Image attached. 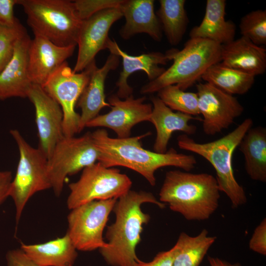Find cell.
<instances>
[{"label": "cell", "instance_id": "cell-1", "mask_svg": "<svg viewBox=\"0 0 266 266\" xmlns=\"http://www.w3.org/2000/svg\"><path fill=\"white\" fill-rule=\"evenodd\" d=\"M151 132L127 138H112L106 130L100 129L92 133L94 144L99 151L98 162L106 167L124 166L141 175L151 186H155L156 171L171 166L190 171L196 164L192 155L178 153L171 148L164 153H157L142 147L141 140Z\"/></svg>", "mask_w": 266, "mask_h": 266}, {"label": "cell", "instance_id": "cell-2", "mask_svg": "<svg viewBox=\"0 0 266 266\" xmlns=\"http://www.w3.org/2000/svg\"><path fill=\"white\" fill-rule=\"evenodd\" d=\"M151 203L163 209L166 205L154 195L146 191H129L118 198L112 211L115 222L107 227V245L99 249L106 263L111 266H134L139 259L135 248L141 241L143 225L150 216L144 213L141 205Z\"/></svg>", "mask_w": 266, "mask_h": 266}, {"label": "cell", "instance_id": "cell-3", "mask_svg": "<svg viewBox=\"0 0 266 266\" xmlns=\"http://www.w3.org/2000/svg\"><path fill=\"white\" fill-rule=\"evenodd\" d=\"M220 192L210 174L172 170L166 173L159 200L188 221H204L217 209Z\"/></svg>", "mask_w": 266, "mask_h": 266}, {"label": "cell", "instance_id": "cell-4", "mask_svg": "<svg viewBox=\"0 0 266 266\" xmlns=\"http://www.w3.org/2000/svg\"><path fill=\"white\" fill-rule=\"evenodd\" d=\"M253 124L252 119L246 118L227 134L206 143L197 142L185 134L177 137V144L180 149L200 156L212 165L215 170L219 190L229 199L233 208L245 204L247 201L243 187L234 175L233 154Z\"/></svg>", "mask_w": 266, "mask_h": 266}, {"label": "cell", "instance_id": "cell-5", "mask_svg": "<svg viewBox=\"0 0 266 266\" xmlns=\"http://www.w3.org/2000/svg\"><path fill=\"white\" fill-rule=\"evenodd\" d=\"M221 45L210 40L190 38L181 50L171 49L165 53L172 65L159 77L140 89L142 94L158 92L176 85L185 91L192 86L211 66L221 62Z\"/></svg>", "mask_w": 266, "mask_h": 266}, {"label": "cell", "instance_id": "cell-6", "mask_svg": "<svg viewBox=\"0 0 266 266\" xmlns=\"http://www.w3.org/2000/svg\"><path fill=\"white\" fill-rule=\"evenodd\" d=\"M34 35L62 47L76 46L82 20L73 1L18 0Z\"/></svg>", "mask_w": 266, "mask_h": 266}, {"label": "cell", "instance_id": "cell-7", "mask_svg": "<svg viewBox=\"0 0 266 266\" xmlns=\"http://www.w3.org/2000/svg\"><path fill=\"white\" fill-rule=\"evenodd\" d=\"M19 152L15 177L11 183L9 197L13 200L17 223L25 205L35 193L51 189L47 173L48 159L38 148L30 145L16 129L10 131Z\"/></svg>", "mask_w": 266, "mask_h": 266}, {"label": "cell", "instance_id": "cell-8", "mask_svg": "<svg viewBox=\"0 0 266 266\" xmlns=\"http://www.w3.org/2000/svg\"><path fill=\"white\" fill-rule=\"evenodd\" d=\"M132 185L129 176L119 169L96 163L84 168L79 179L69 184L67 207L71 210L94 200L118 199Z\"/></svg>", "mask_w": 266, "mask_h": 266}, {"label": "cell", "instance_id": "cell-9", "mask_svg": "<svg viewBox=\"0 0 266 266\" xmlns=\"http://www.w3.org/2000/svg\"><path fill=\"white\" fill-rule=\"evenodd\" d=\"M99 156L92 133L88 132L79 137L64 136L56 145L47 162L48 177L55 195L61 194L68 175L96 163Z\"/></svg>", "mask_w": 266, "mask_h": 266}, {"label": "cell", "instance_id": "cell-10", "mask_svg": "<svg viewBox=\"0 0 266 266\" xmlns=\"http://www.w3.org/2000/svg\"><path fill=\"white\" fill-rule=\"evenodd\" d=\"M96 66L95 60L82 71L75 73L66 62L42 87L62 109L64 136H72L79 133L80 116L75 111V107Z\"/></svg>", "mask_w": 266, "mask_h": 266}, {"label": "cell", "instance_id": "cell-11", "mask_svg": "<svg viewBox=\"0 0 266 266\" xmlns=\"http://www.w3.org/2000/svg\"><path fill=\"white\" fill-rule=\"evenodd\" d=\"M117 200H94L71 209L66 233L77 250L92 251L107 245L103 232Z\"/></svg>", "mask_w": 266, "mask_h": 266}, {"label": "cell", "instance_id": "cell-12", "mask_svg": "<svg viewBox=\"0 0 266 266\" xmlns=\"http://www.w3.org/2000/svg\"><path fill=\"white\" fill-rule=\"evenodd\" d=\"M196 88L205 134L213 135L221 133L242 114L244 107L233 95L207 82L200 83Z\"/></svg>", "mask_w": 266, "mask_h": 266}, {"label": "cell", "instance_id": "cell-13", "mask_svg": "<svg viewBox=\"0 0 266 266\" xmlns=\"http://www.w3.org/2000/svg\"><path fill=\"white\" fill-rule=\"evenodd\" d=\"M122 17L119 7H112L100 10L83 21L78 37V52L74 72L84 70L95 60L100 51L106 49L109 30Z\"/></svg>", "mask_w": 266, "mask_h": 266}, {"label": "cell", "instance_id": "cell-14", "mask_svg": "<svg viewBox=\"0 0 266 266\" xmlns=\"http://www.w3.org/2000/svg\"><path fill=\"white\" fill-rule=\"evenodd\" d=\"M145 97L135 99L131 95L124 100L117 95L108 98L111 110L99 115L86 125V127H104L113 131L117 138L130 137L131 130L135 125L144 121H150L152 105L144 103Z\"/></svg>", "mask_w": 266, "mask_h": 266}, {"label": "cell", "instance_id": "cell-15", "mask_svg": "<svg viewBox=\"0 0 266 266\" xmlns=\"http://www.w3.org/2000/svg\"><path fill=\"white\" fill-rule=\"evenodd\" d=\"M27 98L35 108L38 148L48 159L57 143L64 136L62 109L57 101L38 85L33 84Z\"/></svg>", "mask_w": 266, "mask_h": 266}, {"label": "cell", "instance_id": "cell-16", "mask_svg": "<svg viewBox=\"0 0 266 266\" xmlns=\"http://www.w3.org/2000/svg\"><path fill=\"white\" fill-rule=\"evenodd\" d=\"M76 46L62 47L39 35L31 39L28 50V72L33 84L42 87L70 57Z\"/></svg>", "mask_w": 266, "mask_h": 266}, {"label": "cell", "instance_id": "cell-17", "mask_svg": "<svg viewBox=\"0 0 266 266\" xmlns=\"http://www.w3.org/2000/svg\"><path fill=\"white\" fill-rule=\"evenodd\" d=\"M106 49L111 54L122 58L123 69L116 83L118 87L117 96L125 99L132 95L133 89L128 84L127 81L131 74L138 70H143L147 74L150 81L155 80L166 70L160 65H165L169 61L166 54L160 52H152L139 56H131L123 51L117 42L109 38Z\"/></svg>", "mask_w": 266, "mask_h": 266}, {"label": "cell", "instance_id": "cell-18", "mask_svg": "<svg viewBox=\"0 0 266 266\" xmlns=\"http://www.w3.org/2000/svg\"><path fill=\"white\" fill-rule=\"evenodd\" d=\"M31 39L26 33L19 39L12 57L0 73V100L27 98L33 85L28 72V50Z\"/></svg>", "mask_w": 266, "mask_h": 266}, {"label": "cell", "instance_id": "cell-19", "mask_svg": "<svg viewBox=\"0 0 266 266\" xmlns=\"http://www.w3.org/2000/svg\"><path fill=\"white\" fill-rule=\"evenodd\" d=\"M151 101L153 106L149 122L154 125L156 131L153 145L154 152H166L172 134L176 131L182 132L188 135L196 133L197 127L189 122L192 120L202 119L178 111L173 112L158 97H152Z\"/></svg>", "mask_w": 266, "mask_h": 266}, {"label": "cell", "instance_id": "cell-20", "mask_svg": "<svg viewBox=\"0 0 266 266\" xmlns=\"http://www.w3.org/2000/svg\"><path fill=\"white\" fill-rule=\"evenodd\" d=\"M119 57L110 54L104 65L100 68L96 66L91 75L89 81L76 103L80 108L79 133L88 122L95 118L104 107H111L105 101L104 84L106 76L111 70H115L120 63Z\"/></svg>", "mask_w": 266, "mask_h": 266}, {"label": "cell", "instance_id": "cell-21", "mask_svg": "<svg viewBox=\"0 0 266 266\" xmlns=\"http://www.w3.org/2000/svg\"><path fill=\"white\" fill-rule=\"evenodd\" d=\"M126 22L120 35L128 39L140 33L148 34L154 40L162 38V27L154 12V0H123L119 6Z\"/></svg>", "mask_w": 266, "mask_h": 266}, {"label": "cell", "instance_id": "cell-22", "mask_svg": "<svg viewBox=\"0 0 266 266\" xmlns=\"http://www.w3.org/2000/svg\"><path fill=\"white\" fill-rule=\"evenodd\" d=\"M220 63L256 76L266 70V49L241 36L221 45Z\"/></svg>", "mask_w": 266, "mask_h": 266}, {"label": "cell", "instance_id": "cell-23", "mask_svg": "<svg viewBox=\"0 0 266 266\" xmlns=\"http://www.w3.org/2000/svg\"><path fill=\"white\" fill-rule=\"evenodd\" d=\"M225 0H207L205 11L201 23L190 31L191 38L210 40L221 45L234 39L236 26L231 20H226Z\"/></svg>", "mask_w": 266, "mask_h": 266}, {"label": "cell", "instance_id": "cell-24", "mask_svg": "<svg viewBox=\"0 0 266 266\" xmlns=\"http://www.w3.org/2000/svg\"><path fill=\"white\" fill-rule=\"evenodd\" d=\"M20 249L39 266H73L78 256L77 250L67 233L42 243H22Z\"/></svg>", "mask_w": 266, "mask_h": 266}, {"label": "cell", "instance_id": "cell-25", "mask_svg": "<svg viewBox=\"0 0 266 266\" xmlns=\"http://www.w3.org/2000/svg\"><path fill=\"white\" fill-rule=\"evenodd\" d=\"M244 158L245 169L254 181L266 182V129L251 128L238 146Z\"/></svg>", "mask_w": 266, "mask_h": 266}, {"label": "cell", "instance_id": "cell-26", "mask_svg": "<svg viewBox=\"0 0 266 266\" xmlns=\"http://www.w3.org/2000/svg\"><path fill=\"white\" fill-rule=\"evenodd\" d=\"M216 238L205 229L196 236L181 233L174 245L172 266H200Z\"/></svg>", "mask_w": 266, "mask_h": 266}, {"label": "cell", "instance_id": "cell-27", "mask_svg": "<svg viewBox=\"0 0 266 266\" xmlns=\"http://www.w3.org/2000/svg\"><path fill=\"white\" fill-rule=\"evenodd\" d=\"M255 77L219 62L209 66L201 78L224 92L233 95H243L248 92L254 83Z\"/></svg>", "mask_w": 266, "mask_h": 266}, {"label": "cell", "instance_id": "cell-28", "mask_svg": "<svg viewBox=\"0 0 266 266\" xmlns=\"http://www.w3.org/2000/svg\"><path fill=\"white\" fill-rule=\"evenodd\" d=\"M157 17L168 42L178 45L186 31L189 19L185 0H160Z\"/></svg>", "mask_w": 266, "mask_h": 266}, {"label": "cell", "instance_id": "cell-29", "mask_svg": "<svg viewBox=\"0 0 266 266\" xmlns=\"http://www.w3.org/2000/svg\"><path fill=\"white\" fill-rule=\"evenodd\" d=\"M158 93V97L171 110L193 116L200 114L197 93L185 92L176 85L165 87Z\"/></svg>", "mask_w": 266, "mask_h": 266}, {"label": "cell", "instance_id": "cell-30", "mask_svg": "<svg viewBox=\"0 0 266 266\" xmlns=\"http://www.w3.org/2000/svg\"><path fill=\"white\" fill-rule=\"evenodd\" d=\"M241 36L255 44L266 45V10L258 9L243 16L239 25Z\"/></svg>", "mask_w": 266, "mask_h": 266}, {"label": "cell", "instance_id": "cell-31", "mask_svg": "<svg viewBox=\"0 0 266 266\" xmlns=\"http://www.w3.org/2000/svg\"><path fill=\"white\" fill-rule=\"evenodd\" d=\"M27 33L20 22L13 26L0 25V73L11 59L17 41Z\"/></svg>", "mask_w": 266, "mask_h": 266}, {"label": "cell", "instance_id": "cell-32", "mask_svg": "<svg viewBox=\"0 0 266 266\" xmlns=\"http://www.w3.org/2000/svg\"><path fill=\"white\" fill-rule=\"evenodd\" d=\"M123 0H77L73 1L77 12L82 20L104 9L118 7Z\"/></svg>", "mask_w": 266, "mask_h": 266}, {"label": "cell", "instance_id": "cell-33", "mask_svg": "<svg viewBox=\"0 0 266 266\" xmlns=\"http://www.w3.org/2000/svg\"><path fill=\"white\" fill-rule=\"evenodd\" d=\"M250 250L266 255V219L265 218L256 227L249 242Z\"/></svg>", "mask_w": 266, "mask_h": 266}, {"label": "cell", "instance_id": "cell-34", "mask_svg": "<svg viewBox=\"0 0 266 266\" xmlns=\"http://www.w3.org/2000/svg\"><path fill=\"white\" fill-rule=\"evenodd\" d=\"M17 4L18 0H0V25L13 26L19 22L14 14Z\"/></svg>", "mask_w": 266, "mask_h": 266}, {"label": "cell", "instance_id": "cell-35", "mask_svg": "<svg viewBox=\"0 0 266 266\" xmlns=\"http://www.w3.org/2000/svg\"><path fill=\"white\" fill-rule=\"evenodd\" d=\"M174 250L173 246L167 251L160 252L149 262L138 259L135 262L134 266H172Z\"/></svg>", "mask_w": 266, "mask_h": 266}, {"label": "cell", "instance_id": "cell-36", "mask_svg": "<svg viewBox=\"0 0 266 266\" xmlns=\"http://www.w3.org/2000/svg\"><path fill=\"white\" fill-rule=\"evenodd\" d=\"M7 266H39L20 248L9 250L6 254Z\"/></svg>", "mask_w": 266, "mask_h": 266}, {"label": "cell", "instance_id": "cell-37", "mask_svg": "<svg viewBox=\"0 0 266 266\" xmlns=\"http://www.w3.org/2000/svg\"><path fill=\"white\" fill-rule=\"evenodd\" d=\"M10 171H0V205L9 197V191L12 180Z\"/></svg>", "mask_w": 266, "mask_h": 266}, {"label": "cell", "instance_id": "cell-38", "mask_svg": "<svg viewBox=\"0 0 266 266\" xmlns=\"http://www.w3.org/2000/svg\"><path fill=\"white\" fill-rule=\"evenodd\" d=\"M207 260L210 266H241L240 263H231L218 257L208 256Z\"/></svg>", "mask_w": 266, "mask_h": 266}]
</instances>
